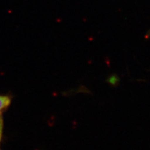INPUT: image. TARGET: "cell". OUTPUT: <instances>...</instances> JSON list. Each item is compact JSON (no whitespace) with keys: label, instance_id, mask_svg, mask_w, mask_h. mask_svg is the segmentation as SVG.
I'll list each match as a JSON object with an SVG mask.
<instances>
[{"label":"cell","instance_id":"6da1fadb","mask_svg":"<svg viewBox=\"0 0 150 150\" xmlns=\"http://www.w3.org/2000/svg\"><path fill=\"white\" fill-rule=\"evenodd\" d=\"M11 100L8 96H0V115L9 106Z\"/></svg>","mask_w":150,"mask_h":150},{"label":"cell","instance_id":"7a4b0ae2","mask_svg":"<svg viewBox=\"0 0 150 150\" xmlns=\"http://www.w3.org/2000/svg\"><path fill=\"white\" fill-rule=\"evenodd\" d=\"M1 132H2V129H0V141H1Z\"/></svg>","mask_w":150,"mask_h":150}]
</instances>
